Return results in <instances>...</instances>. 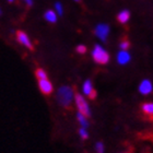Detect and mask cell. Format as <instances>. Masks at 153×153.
<instances>
[{"label": "cell", "instance_id": "obj_1", "mask_svg": "<svg viewBox=\"0 0 153 153\" xmlns=\"http://www.w3.org/2000/svg\"><path fill=\"white\" fill-rule=\"evenodd\" d=\"M72 97H74V93H72V90L69 86H61L59 91H58V102L64 107H68V106L70 105Z\"/></svg>", "mask_w": 153, "mask_h": 153}, {"label": "cell", "instance_id": "obj_2", "mask_svg": "<svg viewBox=\"0 0 153 153\" xmlns=\"http://www.w3.org/2000/svg\"><path fill=\"white\" fill-rule=\"evenodd\" d=\"M92 56L94 61H95L96 64H100V65H105L109 60L108 53L102 46H100V45H96L95 47H94V49L92 51Z\"/></svg>", "mask_w": 153, "mask_h": 153}, {"label": "cell", "instance_id": "obj_3", "mask_svg": "<svg viewBox=\"0 0 153 153\" xmlns=\"http://www.w3.org/2000/svg\"><path fill=\"white\" fill-rule=\"evenodd\" d=\"M76 107L79 109V113H81L82 115H84L85 117H90L91 112H90V107L88 105V103L85 102V100L81 94H76Z\"/></svg>", "mask_w": 153, "mask_h": 153}, {"label": "cell", "instance_id": "obj_4", "mask_svg": "<svg viewBox=\"0 0 153 153\" xmlns=\"http://www.w3.org/2000/svg\"><path fill=\"white\" fill-rule=\"evenodd\" d=\"M108 33H109L108 25H106V24H99V25L96 26L95 34L100 39L106 41V38H107V36H108Z\"/></svg>", "mask_w": 153, "mask_h": 153}, {"label": "cell", "instance_id": "obj_5", "mask_svg": "<svg viewBox=\"0 0 153 153\" xmlns=\"http://www.w3.org/2000/svg\"><path fill=\"white\" fill-rule=\"evenodd\" d=\"M16 38H18L19 43L24 45L25 47H27L29 49H33V45H32V43H31V41H30V38L26 33L22 32V31H18V32H16Z\"/></svg>", "mask_w": 153, "mask_h": 153}, {"label": "cell", "instance_id": "obj_6", "mask_svg": "<svg viewBox=\"0 0 153 153\" xmlns=\"http://www.w3.org/2000/svg\"><path fill=\"white\" fill-rule=\"evenodd\" d=\"M83 92L85 95H88L91 100H94L96 97V92L95 90H93L92 82L90 80H86L84 84H83Z\"/></svg>", "mask_w": 153, "mask_h": 153}, {"label": "cell", "instance_id": "obj_7", "mask_svg": "<svg viewBox=\"0 0 153 153\" xmlns=\"http://www.w3.org/2000/svg\"><path fill=\"white\" fill-rule=\"evenodd\" d=\"M38 85H39V90L44 94H51L53 92V85L47 79L38 80Z\"/></svg>", "mask_w": 153, "mask_h": 153}, {"label": "cell", "instance_id": "obj_8", "mask_svg": "<svg viewBox=\"0 0 153 153\" xmlns=\"http://www.w3.org/2000/svg\"><path fill=\"white\" fill-rule=\"evenodd\" d=\"M152 90H153L152 83H151V81H149V80H143V81L140 83L139 91H140V93H142L143 95L150 94V93L152 92Z\"/></svg>", "mask_w": 153, "mask_h": 153}, {"label": "cell", "instance_id": "obj_9", "mask_svg": "<svg viewBox=\"0 0 153 153\" xmlns=\"http://www.w3.org/2000/svg\"><path fill=\"white\" fill-rule=\"evenodd\" d=\"M117 60L120 65L127 64L128 61L130 60V55H129V53H127L126 51H119V54L117 55Z\"/></svg>", "mask_w": 153, "mask_h": 153}, {"label": "cell", "instance_id": "obj_10", "mask_svg": "<svg viewBox=\"0 0 153 153\" xmlns=\"http://www.w3.org/2000/svg\"><path fill=\"white\" fill-rule=\"evenodd\" d=\"M129 18H130V12H129L128 10H124V11H121V12L117 16L118 22H120V23L128 22Z\"/></svg>", "mask_w": 153, "mask_h": 153}, {"label": "cell", "instance_id": "obj_11", "mask_svg": "<svg viewBox=\"0 0 153 153\" xmlns=\"http://www.w3.org/2000/svg\"><path fill=\"white\" fill-rule=\"evenodd\" d=\"M44 18L46 21L51 23H55L57 21V16H56V13L53 11V10H47L44 14Z\"/></svg>", "mask_w": 153, "mask_h": 153}, {"label": "cell", "instance_id": "obj_12", "mask_svg": "<svg viewBox=\"0 0 153 153\" xmlns=\"http://www.w3.org/2000/svg\"><path fill=\"white\" fill-rule=\"evenodd\" d=\"M142 111L144 114L153 116V103H146L142 105Z\"/></svg>", "mask_w": 153, "mask_h": 153}, {"label": "cell", "instance_id": "obj_13", "mask_svg": "<svg viewBox=\"0 0 153 153\" xmlns=\"http://www.w3.org/2000/svg\"><path fill=\"white\" fill-rule=\"evenodd\" d=\"M76 118H78V120H79L80 124L82 125L83 128L88 127V121H86V117L84 116V115H82L81 113H78V115H76Z\"/></svg>", "mask_w": 153, "mask_h": 153}, {"label": "cell", "instance_id": "obj_14", "mask_svg": "<svg viewBox=\"0 0 153 153\" xmlns=\"http://www.w3.org/2000/svg\"><path fill=\"white\" fill-rule=\"evenodd\" d=\"M35 76L36 78H37L38 80H44V79H47V74H46V72H45L43 69H37V70L35 71Z\"/></svg>", "mask_w": 153, "mask_h": 153}, {"label": "cell", "instance_id": "obj_15", "mask_svg": "<svg viewBox=\"0 0 153 153\" xmlns=\"http://www.w3.org/2000/svg\"><path fill=\"white\" fill-rule=\"evenodd\" d=\"M55 9H56V11L58 12V14H59V16H61V14L64 13V10H62V6H61L60 2H56V3H55Z\"/></svg>", "mask_w": 153, "mask_h": 153}, {"label": "cell", "instance_id": "obj_16", "mask_svg": "<svg viewBox=\"0 0 153 153\" xmlns=\"http://www.w3.org/2000/svg\"><path fill=\"white\" fill-rule=\"evenodd\" d=\"M96 151H97V153H104V146H103L102 142L96 143Z\"/></svg>", "mask_w": 153, "mask_h": 153}, {"label": "cell", "instance_id": "obj_17", "mask_svg": "<svg viewBox=\"0 0 153 153\" xmlns=\"http://www.w3.org/2000/svg\"><path fill=\"white\" fill-rule=\"evenodd\" d=\"M76 51H78L79 54H85L86 47L84 46V45H79V46L76 47Z\"/></svg>", "mask_w": 153, "mask_h": 153}, {"label": "cell", "instance_id": "obj_18", "mask_svg": "<svg viewBox=\"0 0 153 153\" xmlns=\"http://www.w3.org/2000/svg\"><path fill=\"white\" fill-rule=\"evenodd\" d=\"M120 48L123 51H127L128 48H129V42L128 41H123L120 43Z\"/></svg>", "mask_w": 153, "mask_h": 153}, {"label": "cell", "instance_id": "obj_19", "mask_svg": "<svg viewBox=\"0 0 153 153\" xmlns=\"http://www.w3.org/2000/svg\"><path fill=\"white\" fill-rule=\"evenodd\" d=\"M80 136H81V137L83 138V139H86V138H88V132H86V129L85 128H81V129H80Z\"/></svg>", "mask_w": 153, "mask_h": 153}, {"label": "cell", "instance_id": "obj_20", "mask_svg": "<svg viewBox=\"0 0 153 153\" xmlns=\"http://www.w3.org/2000/svg\"><path fill=\"white\" fill-rule=\"evenodd\" d=\"M24 1L26 2V4H27V6H32V4H33V0H24Z\"/></svg>", "mask_w": 153, "mask_h": 153}, {"label": "cell", "instance_id": "obj_21", "mask_svg": "<svg viewBox=\"0 0 153 153\" xmlns=\"http://www.w3.org/2000/svg\"><path fill=\"white\" fill-rule=\"evenodd\" d=\"M8 1H9V2H12V1H13V0H8Z\"/></svg>", "mask_w": 153, "mask_h": 153}, {"label": "cell", "instance_id": "obj_22", "mask_svg": "<svg viewBox=\"0 0 153 153\" xmlns=\"http://www.w3.org/2000/svg\"><path fill=\"white\" fill-rule=\"evenodd\" d=\"M74 1H76V2H79V1H80V0H74Z\"/></svg>", "mask_w": 153, "mask_h": 153}, {"label": "cell", "instance_id": "obj_23", "mask_svg": "<svg viewBox=\"0 0 153 153\" xmlns=\"http://www.w3.org/2000/svg\"><path fill=\"white\" fill-rule=\"evenodd\" d=\"M0 16H1V9H0Z\"/></svg>", "mask_w": 153, "mask_h": 153}]
</instances>
